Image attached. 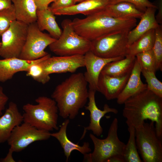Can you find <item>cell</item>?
<instances>
[{
  "label": "cell",
  "mask_w": 162,
  "mask_h": 162,
  "mask_svg": "<svg viewBox=\"0 0 162 162\" xmlns=\"http://www.w3.org/2000/svg\"><path fill=\"white\" fill-rule=\"evenodd\" d=\"M84 0H74V2L76 4L77 3H79L80 2Z\"/></svg>",
  "instance_id": "obj_41"
},
{
  "label": "cell",
  "mask_w": 162,
  "mask_h": 162,
  "mask_svg": "<svg viewBox=\"0 0 162 162\" xmlns=\"http://www.w3.org/2000/svg\"><path fill=\"white\" fill-rule=\"evenodd\" d=\"M129 133L128 141L125 144L122 156L125 162H142L139 155L136 145L135 129L133 126L128 127Z\"/></svg>",
  "instance_id": "obj_27"
},
{
  "label": "cell",
  "mask_w": 162,
  "mask_h": 162,
  "mask_svg": "<svg viewBox=\"0 0 162 162\" xmlns=\"http://www.w3.org/2000/svg\"><path fill=\"white\" fill-rule=\"evenodd\" d=\"M39 63L32 65L29 68L26 74L27 76L32 77L34 80L38 82H39L43 71Z\"/></svg>",
  "instance_id": "obj_33"
},
{
  "label": "cell",
  "mask_w": 162,
  "mask_h": 162,
  "mask_svg": "<svg viewBox=\"0 0 162 162\" xmlns=\"http://www.w3.org/2000/svg\"><path fill=\"white\" fill-rule=\"evenodd\" d=\"M118 119L115 118L106 138L99 139L94 134H90L89 137L93 143L94 150L92 153L84 155V160L88 162H107L112 157L122 155L125 144L118 138Z\"/></svg>",
  "instance_id": "obj_6"
},
{
  "label": "cell",
  "mask_w": 162,
  "mask_h": 162,
  "mask_svg": "<svg viewBox=\"0 0 162 162\" xmlns=\"http://www.w3.org/2000/svg\"><path fill=\"white\" fill-rule=\"evenodd\" d=\"M50 134V131L38 129L23 122L14 128L7 142L14 152H20L34 142L48 140Z\"/></svg>",
  "instance_id": "obj_12"
},
{
  "label": "cell",
  "mask_w": 162,
  "mask_h": 162,
  "mask_svg": "<svg viewBox=\"0 0 162 162\" xmlns=\"http://www.w3.org/2000/svg\"><path fill=\"white\" fill-rule=\"evenodd\" d=\"M136 19L116 18L104 10L87 16L83 19L76 18L72 21L74 31L79 35L92 41L112 32L131 30L136 25Z\"/></svg>",
  "instance_id": "obj_3"
},
{
  "label": "cell",
  "mask_w": 162,
  "mask_h": 162,
  "mask_svg": "<svg viewBox=\"0 0 162 162\" xmlns=\"http://www.w3.org/2000/svg\"><path fill=\"white\" fill-rule=\"evenodd\" d=\"M155 38L152 48L155 57L157 70H162V26L155 29Z\"/></svg>",
  "instance_id": "obj_29"
},
{
  "label": "cell",
  "mask_w": 162,
  "mask_h": 162,
  "mask_svg": "<svg viewBox=\"0 0 162 162\" xmlns=\"http://www.w3.org/2000/svg\"><path fill=\"white\" fill-rule=\"evenodd\" d=\"M70 122L69 118L66 119L62 124L59 130L56 132L51 133V136L56 138L63 148L66 157V161H68L72 152L74 150L79 151L84 155L90 152L92 150L88 142H85L82 146L74 143L70 141L67 137V129Z\"/></svg>",
  "instance_id": "obj_20"
},
{
  "label": "cell",
  "mask_w": 162,
  "mask_h": 162,
  "mask_svg": "<svg viewBox=\"0 0 162 162\" xmlns=\"http://www.w3.org/2000/svg\"><path fill=\"white\" fill-rule=\"evenodd\" d=\"M141 73L147 82V88L158 96L162 98V83L153 71L142 69Z\"/></svg>",
  "instance_id": "obj_30"
},
{
  "label": "cell",
  "mask_w": 162,
  "mask_h": 162,
  "mask_svg": "<svg viewBox=\"0 0 162 162\" xmlns=\"http://www.w3.org/2000/svg\"><path fill=\"white\" fill-rule=\"evenodd\" d=\"M16 20L27 25L36 22L37 7L34 0H11Z\"/></svg>",
  "instance_id": "obj_24"
},
{
  "label": "cell",
  "mask_w": 162,
  "mask_h": 162,
  "mask_svg": "<svg viewBox=\"0 0 162 162\" xmlns=\"http://www.w3.org/2000/svg\"><path fill=\"white\" fill-rule=\"evenodd\" d=\"M110 0H84L70 7L53 12L55 15H72L82 14L88 16L104 10Z\"/></svg>",
  "instance_id": "obj_18"
},
{
  "label": "cell",
  "mask_w": 162,
  "mask_h": 162,
  "mask_svg": "<svg viewBox=\"0 0 162 162\" xmlns=\"http://www.w3.org/2000/svg\"><path fill=\"white\" fill-rule=\"evenodd\" d=\"M135 59V56L127 55L122 59L108 63L100 73L115 77L124 76L131 73Z\"/></svg>",
  "instance_id": "obj_23"
},
{
  "label": "cell",
  "mask_w": 162,
  "mask_h": 162,
  "mask_svg": "<svg viewBox=\"0 0 162 162\" xmlns=\"http://www.w3.org/2000/svg\"><path fill=\"white\" fill-rule=\"evenodd\" d=\"M56 39L39 29L36 22L28 26L26 40L19 58L33 60L42 58L48 53L45 48Z\"/></svg>",
  "instance_id": "obj_10"
},
{
  "label": "cell",
  "mask_w": 162,
  "mask_h": 162,
  "mask_svg": "<svg viewBox=\"0 0 162 162\" xmlns=\"http://www.w3.org/2000/svg\"><path fill=\"white\" fill-rule=\"evenodd\" d=\"M135 57L142 69L152 71L155 73L157 71L156 61L152 49L138 53Z\"/></svg>",
  "instance_id": "obj_28"
},
{
  "label": "cell",
  "mask_w": 162,
  "mask_h": 162,
  "mask_svg": "<svg viewBox=\"0 0 162 162\" xmlns=\"http://www.w3.org/2000/svg\"><path fill=\"white\" fill-rule=\"evenodd\" d=\"M35 101L36 104L27 103L23 106V122L39 130L50 132L58 130V111L55 100L41 96Z\"/></svg>",
  "instance_id": "obj_4"
},
{
  "label": "cell",
  "mask_w": 162,
  "mask_h": 162,
  "mask_svg": "<svg viewBox=\"0 0 162 162\" xmlns=\"http://www.w3.org/2000/svg\"><path fill=\"white\" fill-rule=\"evenodd\" d=\"M61 25L63 31L60 36L49 46L51 52L58 56H68L84 55L91 50V41L76 32L72 20L64 19Z\"/></svg>",
  "instance_id": "obj_5"
},
{
  "label": "cell",
  "mask_w": 162,
  "mask_h": 162,
  "mask_svg": "<svg viewBox=\"0 0 162 162\" xmlns=\"http://www.w3.org/2000/svg\"><path fill=\"white\" fill-rule=\"evenodd\" d=\"M39 64L43 71L39 82L44 84L50 81L51 74L74 73L79 68L85 67L84 55L50 56Z\"/></svg>",
  "instance_id": "obj_11"
},
{
  "label": "cell",
  "mask_w": 162,
  "mask_h": 162,
  "mask_svg": "<svg viewBox=\"0 0 162 162\" xmlns=\"http://www.w3.org/2000/svg\"><path fill=\"white\" fill-rule=\"evenodd\" d=\"M104 10L116 18H140L143 13L133 4L126 2L108 4Z\"/></svg>",
  "instance_id": "obj_25"
},
{
  "label": "cell",
  "mask_w": 162,
  "mask_h": 162,
  "mask_svg": "<svg viewBox=\"0 0 162 162\" xmlns=\"http://www.w3.org/2000/svg\"><path fill=\"white\" fill-rule=\"evenodd\" d=\"M75 4L74 0H56L49 8L53 12L59 9L70 7Z\"/></svg>",
  "instance_id": "obj_34"
},
{
  "label": "cell",
  "mask_w": 162,
  "mask_h": 162,
  "mask_svg": "<svg viewBox=\"0 0 162 162\" xmlns=\"http://www.w3.org/2000/svg\"><path fill=\"white\" fill-rule=\"evenodd\" d=\"M55 0H34L38 10H43L48 8L49 4Z\"/></svg>",
  "instance_id": "obj_36"
},
{
  "label": "cell",
  "mask_w": 162,
  "mask_h": 162,
  "mask_svg": "<svg viewBox=\"0 0 162 162\" xmlns=\"http://www.w3.org/2000/svg\"><path fill=\"white\" fill-rule=\"evenodd\" d=\"M155 38V29H151L128 46L127 55L135 56L152 49Z\"/></svg>",
  "instance_id": "obj_26"
},
{
  "label": "cell",
  "mask_w": 162,
  "mask_h": 162,
  "mask_svg": "<svg viewBox=\"0 0 162 162\" xmlns=\"http://www.w3.org/2000/svg\"><path fill=\"white\" fill-rule=\"evenodd\" d=\"M13 152L11 149H9L8 152L6 156L4 158H1L0 160V162H15L12 156V154Z\"/></svg>",
  "instance_id": "obj_38"
},
{
  "label": "cell",
  "mask_w": 162,
  "mask_h": 162,
  "mask_svg": "<svg viewBox=\"0 0 162 162\" xmlns=\"http://www.w3.org/2000/svg\"><path fill=\"white\" fill-rule=\"evenodd\" d=\"M51 56L48 54L35 60H28L18 58H10L0 59V82H4L11 79L17 72L28 71L32 65L39 63Z\"/></svg>",
  "instance_id": "obj_15"
},
{
  "label": "cell",
  "mask_w": 162,
  "mask_h": 162,
  "mask_svg": "<svg viewBox=\"0 0 162 162\" xmlns=\"http://www.w3.org/2000/svg\"><path fill=\"white\" fill-rule=\"evenodd\" d=\"M88 83L82 73L74 74L58 85L51 95L59 114L64 119H73L88 99Z\"/></svg>",
  "instance_id": "obj_2"
},
{
  "label": "cell",
  "mask_w": 162,
  "mask_h": 162,
  "mask_svg": "<svg viewBox=\"0 0 162 162\" xmlns=\"http://www.w3.org/2000/svg\"><path fill=\"white\" fill-rule=\"evenodd\" d=\"M130 73L120 77H115L100 73L98 90L107 100L117 99L124 88Z\"/></svg>",
  "instance_id": "obj_17"
},
{
  "label": "cell",
  "mask_w": 162,
  "mask_h": 162,
  "mask_svg": "<svg viewBox=\"0 0 162 162\" xmlns=\"http://www.w3.org/2000/svg\"><path fill=\"white\" fill-rule=\"evenodd\" d=\"M137 149L144 162H162V142L157 136L154 123L145 122L135 129Z\"/></svg>",
  "instance_id": "obj_8"
},
{
  "label": "cell",
  "mask_w": 162,
  "mask_h": 162,
  "mask_svg": "<svg viewBox=\"0 0 162 162\" xmlns=\"http://www.w3.org/2000/svg\"><path fill=\"white\" fill-rule=\"evenodd\" d=\"M1 42H0V47L1 46Z\"/></svg>",
  "instance_id": "obj_42"
},
{
  "label": "cell",
  "mask_w": 162,
  "mask_h": 162,
  "mask_svg": "<svg viewBox=\"0 0 162 162\" xmlns=\"http://www.w3.org/2000/svg\"><path fill=\"white\" fill-rule=\"evenodd\" d=\"M36 22L40 31L46 30L51 37L56 39L60 36L62 31L56 21L55 15L49 7L43 10L37 9Z\"/></svg>",
  "instance_id": "obj_22"
},
{
  "label": "cell",
  "mask_w": 162,
  "mask_h": 162,
  "mask_svg": "<svg viewBox=\"0 0 162 162\" xmlns=\"http://www.w3.org/2000/svg\"><path fill=\"white\" fill-rule=\"evenodd\" d=\"M141 68L136 58L134 65L127 82L117 98V104H123L129 98L147 88V85L144 84L141 79Z\"/></svg>",
  "instance_id": "obj_19"
},
{
  "label": "cell",
  "mask_w": 162,
  "mask_h": 162,
  "mask_svg": "<svg viewBox=\"0 0 162 162\" xmlns=\"http://www.w3.org/2000/svg\"><path fill=\"white\" fill-rule=\"evenodd\" d=\"M23 122L22 115L17 104L10 102L4 113L0 116V144L7 142L14 128Z\"/></svg>",
  "instance_id": "obj_16"
},
{
  "label": "cell",
  "mask_w": 162,
  "mask_h": 162,
  "mask_svg": "<svg viewBox=\"0 0 162 162\" xmlns=\"http://www.w3.org/2000/svg\"><path fill=\"white\" fill-rule=\"evenodd\" d=\"M96 92L92 89L88 90L89 101L87 105L85 107L86 110L90 112V122L89 125L84 128L81 140L84 137L88 130L92 131L93 134L97 136H100L103 132V129L100 124L101 119L108 113L112 112L117 114L118 112L116 109L110 107L107 104H104L103 110L99 109L95 102Z\"/></svg>",
  "instance_id": "obj_13"
},
{
  "label": "cell",
  "mask_w": 162,
  "mask_h": 162,
  "mask_svg": "<svg viewBox=\"0 0 162 162\" xmlns=\"http://www.w3.org/2000/svg\"><path fill=\"white\" fill-rule=\"evenodd\" d=\"M28 25L15 20L2 35L0 56L19 58L25 43Z\"/></svg>",
  "instance_id": "obj_9"
},
{
  "label": "cell",
  "mask_w": 162,
  "mask_h": 162,
  "mask_svg": "<svg viewBox=\"0 0 162 162\" xmlns=\"http://www.w3.org/2000/svg\"><path fill=\"white\" fill-rule=\"evenodd\" d=\"M124 58H104L96 56L91 50L87 52L84 55V65L86 70L84 75L85 80L88 84L89 89L97 91L99 76L102 68L106 64Z\"/></svg>",
  "instance_id": "obj_14"
},
{
  "label": "cell",
  "mask_w": 162,
  "mask_h": 162,
  "mask_svg": "<svg viewBox=\"0 0 162 162\" xmlns=\"http://www.w3.org/2000/svg\"><path fill=\"white\" fill-rule=\"evenodd\" d=\"M157 9L155 8L148 7L144 12L138 24L128 33V46L149 30L155 29L159 26L155 15Z\"/></svg>",
  "instance_id": "obj_21"
},
{
  "label": "cell",
  "mask_w": 162,
  "mask_h": 162,
  "mask_svg": "<svg viewBox=\"0 0 162 162\" xmlns=\"http://www.w3.org/2000/svg\"><path fill=\"white\" fill-rule=\"evenodd\" d=\"M124 104L122 115L128 127L136 128L148 119L155 123L157 135L162 140V98L147 88L129 98Z\"/></svg>",
  "instance_id": "obj_1"
},
{
  "label": "cell",
  "mask_w": 162,
  "mask_h": 162,
  "mask_svg": "<svg viewBox=\"0 0 162 162\" xmlns=\"http://www.w3.org/2000/svg\"><path fill=\"white\" fill-rule=\"evenodd\" d=\"M157 9H158V13L155 16L156 20L159 25H161L162 23V0H158Z\"/></svg>",
  "instance_id": "obj_37"
},
{
  "label": "cell",
  "mask_w": 162,
  "mask_h": 162,
  "mask_svg": "<svg viewBox=\"0 0 162 162\" xmlns=\"http://www.w3.org/2000/svg\"><path fill=\"white\" fill-rule=\"evenodd\" d=\"M9 98L4 92L2 87L0 85V116L3 114Z\"/></svg>",
  "instance_id": "obj_35"
},
{
  "label": "cell",
  "mask_w": 162,
  "mask_h": 162,
  "mask_svg": "<svg viewBox=\"0 0 162 162\" xmlns=\"http://www.w3.org/2000/svg\"><path fill=\"white\" fill-rule=\"evenodd\" d=\"M14 5L0 10V36L9 28L11 23L16 20Z\"/></svg>",
  "instance_id": "obj_31"
},
{
  "label": "cell",
  "mask_w": 162,
  "mask_h": 162,
  "mask_svg": "<svg viewBox=\"0 0 162 162\" xmlns=\"http://www.w3.org/2000/svg\"><path fill=\"white\" fill-rule=\"evenodd\" d=\"M130 30H117L91 41V50L100 57H125L127 55L128 34Z\"/></svg>",
  "instance_id": "obj_7"
},
{
  "label": "cell",
  "mask_w": 162,
  "mask_h": 162,
  "mask_svg": "<svg viewBox=\"0 0 162 162\" xmlns=\"http://www.w3.org/2000/svg\"><path fill=\"white\" fill-rule=\"evenodd\" d=\"M12 4L11 0H0V10L9 7Z\"/></svg>",
  "instance_id": "obj_40"
},
{
  "label": "cell",
  "mask_w": 162,
  "mask_h": 162,
  "mask_svg": "<svg viewBox=\"0 0 162 162\" xmlns=\"http://www.w3.org/2000/svg\"><path fill=\"white\" fill-rule=\"evenodd\" d=\"M107 162H125V161L122 155H118L111 157Z\"/></svg>",
  "instance_id": "obj_39"
},
{
  "label": "cell",
  "mask_w": 162,
  "mask_h": 162,
  "mask_svg": "<svg viewBox=\"0 0 162 162\" xmlns=\"http://www.w3.org/2000/svg\"><path fill=\"white\" fill-rule=\"evenodd\" d=\"M122 2L131 3L143 12L148 7H154L157 8L156 6L148 0H110L109 4H114Z\"/></svg>",
  "instance_id": "obj_32"
}]
</instances>
